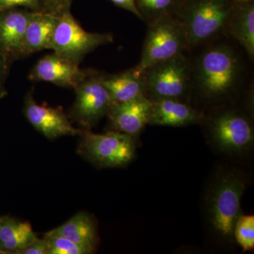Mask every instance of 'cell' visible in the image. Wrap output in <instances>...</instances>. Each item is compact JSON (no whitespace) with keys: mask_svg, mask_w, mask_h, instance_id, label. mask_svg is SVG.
I'll list each match as a JSON object with an SVG mask.
<instances>
[{"mask_svg":"<svg viewBox=\"0 0 254 254\" xmlns=\"http://www.w3.org/2000/svg\"><path fill=\"white\" fill-rule=\"evenodd\" d=\"M245 177L236 170L219 177L210 192L208 214L215 232L225 239L233 237L234 227L240 215L241 201L245 192Z\"/></svg>","mask_w":254,"mask_h":254,"instance_id":"cell-1","label":"cell"},{"mask_svg":"<svg viewBox=\"0 0 254 254\" xmlns=\"http://www.w3.org/2000/svg\"><path fill=\"white\" fill-rule=\"evenodd\" d=\"M188 46L186 34L178 18L165 14L151 20L139 63L133 68L142 76L147 68L182 54Z\"/></svg>","mask_w":254,"mask_h":254,"instance_id":"cell-2","label":"cell"},{"mask_svg":"<svg viewBox=\"0 0 254 254\" xmlns=\"http://www.w3.org/2000/svg\"><path fill=\"white\" fill-rule=\"evenodd\" d=\"M78 152L81 156L100 168H120L133 160L136 145L133 136L120 131L104 134L81 128Z\"/></svg>","mask_w":254,"mask_h":254,"instance_id":"cell-3","label":"cell"},{"mask_svg":"<svg viewBox=\"0 0 254 254\" xmlns=\"http://www.w3.org/2000/svg\"><path fill=\"white\" fill-rule=\"evenodd\" d=\"M238 76V60L228 47L210 48L198 61L197 81L200 90L209 98H218L231 91Z\"/></svg>","mask_w":254,"mask_h":254,"instance_id":"cell-4","label":"cell"},{"mask_svg":"<svg viewBox=\"0 0 254 254\" xmlns=\"http://www.w3.org/2000/svg\"><path fill=\"white\" fill-rule=\"evenodd\" d=\"M113 41L110 33L85 31L69 9L59 14L49 50L79 65L88 53Z\"/></svg>","mask_w":254,"mask_h":254,"instance_id":"cell-5","label":"cell"},{"mask_svg":"<svg viewBox=\"0 0 254 254\" xmlns=\"http://www.w3.org/2000/svg\"><path fill=\"white\" fill-rule=\"evenodd\" d=\"M228 0H192L180 18L189 46H196L227 26L232 12Z\"/></svg>","mask_w":254,"mask_h":254,"instance_id":"cell-6","label":"cell"},{"mask_svg":"<svg viewBox=\"0 0 254 254\" xmlns=\"http://www.w3.org/2000/svg\"><path fill=\"white\" fill-rule=\"evenodd\" d=\"M145 93H151L155 98H175L180 100L190 88V64L180 54L155 64L142 74Z\"/></svg>","mask_w":254,"mask_h":254,"instance_id":"cell-7","label":"cell"},{"mask_svg":"<svg viewBox=\"0 0 254 254\" xmlns=\"http://www.w3.org/2000/svg\"><path fill=\"white\" fill-rule=\"evenodd\" d=\"M76 97L71 110V118L85 129H91L113 105L111 97L100 81V75L91 71L74 88Z\"/></svg>","mask_w":254,"mask_h":254,"instance_id":"cell-8","label":"cell"},{"mask_svg":"<svg viewBox=\"0 0 254 254\" xmlns=\"http://www.w3.org/2000/svg\"><path fill=\"white\" fill-rule=\"evenodd\" d=\"M212 140L217 148L227 153H240L254 143L253 127L248 118L235 111L220 113L211 121Z\"/></svg>","mask_w":254,"mask_h":254,"instance_id":"cell-9","label":"cell"},{"mask_svg":"<svg viewBox=\"0 0 254 254\" xmlns=\"http://www.w3.org/2000/svg\"><path fill=\"white\" fill-rule=\"evenodd\" d=\"M24 115L32 126L48 139L63 136H76L80 129L74 128L63 109L40 105L34 100L32 91L25 98Z\"/></svg>","mask_w":254,"mask_h":254,"instance_id":"cell-10","label":"cell"},{"mask_svg":"<svg viewBox=\"0 0 254 254\" xmlns=\"http://www.w3.org/2000/svg\"><path fill=\"white\" fill-rule=\"evenodd\" d=\"M90 72L89 70L81 69L79 65L53 53L37 62L30 71L29 79L74 89Z\"/></svg>","mask_w":254,"mask_h":254,"instance_id":"cell-11","label":"cell"},{"mask_svg":"<svg viewBox=\"0 0 254 254\" xmlns=\"http://www.w3.org/2000/svg\"><path fill=\"white\" fill-rule=\"evenodd\" d=\"M31 12L23 8L0 12V51L9 63L25 57V33Z\"/></svg>","mask_w":254,"mask_h":254,"instance_id":"cell-12","label":"cell"},{"mask_svg":"<svg viewBox=\"0 0 254 254\" xmlns=\"http://www.w3.org/2000/svg\"><path fill=\"white\" fill-rule=\"evenodd\" d=\"M150 100L145 96L131 101L113 103L108 116L117 131L134 136L148 123Z\"/></svg>","mask_w":254,"mask_h":254,"instance_id":"cell-13","label":"cell"},{"mask_svg":"<svg viewBox=\"0 0 254 254\" xmlns=\"http://www.w3.org/2000/svg\"><path fill=\"white\" fill-rule=\"evenodd\" d=\"M202 115L190 105L175 98L150 100L148 123L160 126L182 127L199 122Z\"/></svg>","mask_w":254,"mask_h":254,"instance_id":"cell-14","label":"cell"},{"mask_svg":"<svg viewBox=\"0 0 254 254\" xmlns=\"http://www.w3.org/2000/svg\"><path fill=\"white\" fill-rule=\"evenodd\" d=\"M58 17L48 11H32L25 33V56L50 49Z\"/></svg>","mask_w":254,"mask_h":254,"instance_id":"cell-15","label":"cell"},{"mask_svg":"<svg viewBox=\"0 0 254 254\" xmlns=\"http://www.w3.org/2000/svg\"><path fill=\"white\" fill-rule=\"evenodd\" d=\"M100 81L109 93L113 103H125L145 96L143 76L137 74L133 68L109 76L100 75Z\"/></svg>","mask_w":254,"mask_h":254,"instance_id":"cell-16","label":"cell"},{"mask_svg":"<svg viewBox=\"0 0 254 254\" xmlns=\"http://www.w3.org/2000/svg\"><path fill=\"white\" fill-rule=\"evenodd\" d=\"M37 239L29 222L9 217L0 218V253L18 254Z\"/></svg>","mask_w":254,"mask_h":254,"instance_id":"cell-17","label":"cell"},{"mask_svg":"<svg viewBox=\"0 0 254 254\" xmlns=\"http://www.w3.org/2000/svg\"><path fill=\"white\" fill-rule=\"evenodd\" d=\"M48 234L64 237L86 247L92 253L97 242L96 228L93 220L88 214L79 212L72 218Z\"/></svg>","mask_w":254,"mask_h":254,"instance_id":"cell-18","label":"cell"},{"mask_svg":"<svg viewBox=\"0 0 254 254\" xmlns=\"http://www.w3.org/2000/svg\"><path fill=\"white\" fill-rule=\"evenodd\" d=\"M235 14H231L227 24L232 36L247 54L254 57V6L252 1L242 3Z\"/></svg>","mask_w":254,"mask_h":254,"instance_id":"cell-19","label":"cell"},{"mask_svg":"<svg viewBox=\"0 0 254 254\" xmlns=\"http://www.w3.org/2000/svg\"><path fill=\"white\" fill-rule=\"evenodd\" d=\"M233 237L245 252L254 250V215L240 214L234 227Z\"/></svg>","mask_w":254,"mask_h":254,"instance_id":"cell-20","label":"cell"},{"mask_svg":"<svg viewBox=\"0 0 254 254\" xmlns=\"http://www.w3.org/2000/svg\"><path fill=\"white\" fill-rule=\"evenodd\" d=\"M44 239L48 243V254H89L91 251L63 237L46 233Z\"/></svg>","mask_w":254,"mask_h":254,"instance_id":"cell-21","label":"cell"},{"mask_svg":"<svg viewBox=\"0 0 254 254\" xmlns=\"http://www.w3.org/2000/svg\"><path fill=\"white\" fill-rule=\"evenodd\" d=\"M175 2V0H135L142 19L153 20L163 15L170 14L169 11L173 8Z\"/></svg>","mask_w":254,"mask_h":254,"instance_id":"cell-22","label":"cell"},{"mask_svg":"<svg viewBox=\"0 0 254 254\" xmlns=\"http://www.w3.org/2000/svg\"><path fill=\"white\" fill-rule=\"evenodd\" d=\"M15 8L41 11V0H0V12Z\"/></svg>","mask_w":254,"mask_h":254,"instance_id":"cell-23","label":"cell"},{"mask_svg":"<svg viewBox=\"0 0 254 254\" xmlns=\"http://www.w3.org/2000/svg\"><path fill=\"white\" fill-rule=\"evenodd\" d=\"M73 0H41V11L55 14L69 10Z\"/></svg>","mask_w":254,"mask_h":254,"instance_id":"cell-24","label":"cell"},{"mask_svg":"<svg viewBox=\"0 0 254 254\" xmlns=\"http://www.w3.org/2000/svg\"><path fill=\"white\" fill-rule=\"evenodd\" d=\"M48 243L46 239H37L27 247L20 251L18 254H48Z\"/></svg>","mask_w":254,"mask_h":254,"instance_id":"cell-25","label":"cell"},{"mask_svg":"<svg viewBox=\"0 0 254 254\" xmlns=\"http://www.w3.org/2000/svg\"><path fill=\"white\" fill-rule=\"evenodd\" d=\"M9 62L0 51V98H3L7 95L6 81L9 73Z\"/></svg>","mask_w":254,"mask_h":254,"instance_id":"cell-26","label":"cell"},{"mask_svg":"<svg viewBox=\"0 0 254 254\" xmlns=\"http://www.w3.org/2000/svg\"><path fill=\"white\" fill-rule=\"evenodd\" d=\"M110 1L119 7L123 8L124 9H126L127 11L133 13L142 19L141 14L137 9L135 0H110Z\"/></svg>","mask_w":254,"mask_h":254,"instance_id":"cell-27","label":"cell"},{"mask_svg":"<svg viewBox=\"0 0 254 254\" xmlns=\"http://www.w3.org/2000/svg\"><path fill=\"white\" fill-rule=\"evenodd\" d=\"M228 1H236V2L240 3V4H242V3L250 2L252 0H228Z\"/></svg>","mask_w":254,"mask_h":254,"instance_id":"cell-28","label":"cell"}]
</instances>
